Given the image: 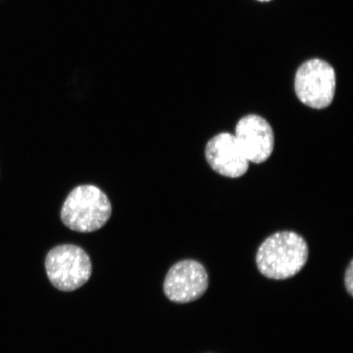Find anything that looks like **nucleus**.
Listing matches in <instances>:
<instances>
[{"label":"nucleus","instance_id":"7ed1b4c3","mask_svg":"<svg viewBox=\"0 0 353 353\" xmlns=\"http://www.w3.org/2000/svg\"><path fill=\"white\" fill-rule=\"evenodd\" d=\"M46 268L51 283L65 292L81 288L92 274L90 256L74 245H61L51 250L46 259Z\"/></svg>","mask_w":353,"mask_h":353},{"label":"nucleus","instance_id":"1a4fd4ad","mask_svg":"<svg viewBox=\"0 0 353 353\" xmlns=\"http://www.w3.org/2000/svg\"><path fill=\"white\" fill-rule=\"evenodd\" d=\"M258 1H260V2H269V1H271V0H258Z\"/></svg>","mask_w":353,"mask_h":353},{"label":"nucleus","instance_id":"423d86ee","mask_svg":"<svg viewBox=\"0 0 353 353\" xmlns=\"http://www.w3.org/2000/svg\"><path fill=\"white\" fill-rule=\"evenodd\" d=\"M235 136L248 161L255 164L268 161L274 149L272 128L257 114L241 118L237 123Z\"/></svg>","mask_w":353,"mask_h":353},{"label":"nucleus","instance_id":"f03ea898","mask_svg":"<svg viewBox=\"0 0 353 353\" xmlns=\"http://www.w3.org/2000/svg\"><path fill=\"white\" fill-rule=\"evenodd\" d=\"M112 213V203L103 190L94 185H79L66 197L61 219L70 230L88 233L103 228Z\"/></svg>","mask_w":353,"mask_h":353},{"label":"nucleus","instance_id":"f257e3e1","mask_svg":"<svg viewBox=\"0 0 353 353\" xmlns=\"http://www.w3.org/2000/svg\"><path fill=\"white\" fill-rule=\"evenodd\" d=\"M304 238L291 231L278 232L267 238L256 254L260 273L272 280H286L302 270L308 259Z\"/></svg>","mask_w":353,"mask_h":353},{"label":"nucleus","instance_id":"6e6552de","mask_svg":"<svg viewBox=\"0 0 353 353\" xmlns=\"http://www.w3.org/2000/svg\"><path fill=\"white\" fill-rule=\"evenodd\" d=\"M344 283H345L346 290L348 294L353 295V260H351L350 265L346 269L345 276H344Z\"/></svg>","mask_w":353,"mask_h":353},{"label":"nucleus","instance_id":"20e7f679","mask_svg":"<svg viewBox=\"0 0 353 353\" xmlns=\"http://www.w3.org/2000/svg\"><path fill=\"white\" fill-rule=\"evenodd\" d=\"M336 88L333 66L315 59L304 63L297 70L294 88L298 99L309 108L324 109L332 103Z\"/></svg>","mask_w":353,"mask_h":353},{"label":"nucleus","instance_id":"0eeeda50","mask_svg":"<svg viewBox=\"0 0 353 353\" xmlns=\"http://www.w3.org/2000/svg\"><path fill=\"white\" fill-rule=\"evenodd\" d=\"M205 158L212 169L228 178H239L249 169L250 161L236 136L229 132H222L210 140Z\"/></svg>","mask_w":353,"mask_h":353},{"label":"nucleus","instance_id":"39448f33","mask_svg":"<svg viewBox=\"0 0 353 353\" xmlns=\"http://www.w3.org/2000/svg\"><path fill=\"white\" fill-rule=\"evenodd\" d=\"M209 286L206 269L196 260H183L168 272L164 282L166 297L172 302L188 303L200 299Z\"/></svg>","mask_w":353,"mask_h":353}]
</instances>
